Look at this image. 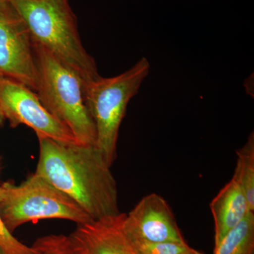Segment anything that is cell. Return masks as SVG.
I'll list each match as a JSON object with an SVG mask.
<instances>
[{
  "mask_svg": "<svg viewBox=\"0 0 254 254\" xmlns=\"http://www.w3.org/2000/svg\"><path fill=\"white\" fill-rule=\"evenodd\" d=\"M3 187L0 186V201L2 198ZM0 248L6 254H36L33 247H28L13 236L0 215Z\"/></svg>",
  "mask_w": 254,
  "mask_h": 254,
  "instance_id": "cell-15",
  "label": "cell"
},
{
  "mask_svg": "<svg viewBox=\"0 0 254 254\" xmlns=\"http://www.w3.org/2000/svg\"><path fill=\"white\" fill-rule=\"evenodd\" d=\"M6 120L4 118V114L1 111V108H0V126L4 123V120Z\"/></svg>",
  "mask_w": 254,
  "mask_h": 254,
  "instance_id": "cell-17",
  "label": "cell"
},
{
  "mask_svg": "<svg viewBox=\"0 0 254 254\" xmlns=\"http://www.w3.org/2000/svg\"><path fill=\"white\" fill-rule=\"evenodd\" d=\"M32 247L36 254H86L72 235H50L38 238Z\"/></svg>",
  "mask_w": 254,
  "mask_h": 254,
  "instance_id": "cell-13",
  "label": "cell"
},
{
  "mask_svg": "<svg viewBox=\"0 0 254 254\" xmlns=\"http://www.w3.org/2000/svg\"><path fill=\"white\" fill-rule=\"evenodd\" d=\"M215 223V246L252 212L243 190L232 179L210 204Z\"/></svg>",
  "mask_w": 254,
  "mask_h": 254,
  "instance_id": "cell-10",
  "label": "cell"
},
{
  "mask_svg": "<svg viewBox=\"0 0 254 254\" xmlns=\"http://www.w3.org/2000/svg\"><path fill=\"white\" fill-rule=\"evenodd\" d=\"M213 254H254V212L247 214L215 246Z\"/></svg>",
  "mask_w": 254,
  "mask_h": 254,
  "instance_id": "cell-11",
  "label": "cell"
},
{
  "mask_svg": "<svg viewBox=\"0 0 254 254\" xmlns=\"http://www.w3.org/2000/svg\"><path fill=\"white\" fill-rule=\"evenodd\" d=\"M0 108L11 127L24 125L36 132L38 138L78 143L71 131L42 104L36 92L3 76H0Z\"/></svg>",
  "mask_w": 254,
  "mask_h": 254,
  "instance_id": "cell-7",
  "label": "cell"
},
{
  "mask_svg": "<svg viewBox=\"0 0 254 254\" xmlns=\"http://www.w3.org/2000/svg\"><path fill=\"white\" fill-rule=\"evenodd\" d=\"M237 163L233 179L242 187L251 211L254 212V133L252 131L245 144L236 151Z\"/></svg>",
  "mask_w": 254,
  "mask_h": 254,
  "instance_id": "cell-12",
  "label": "cell"
},
{
  "mask_svg": "<svg viewBox=\"0 0 254 254\" xmlns=\"http://www.w3.org/2000/svg\"><path fill=\"white\" fill-rule=\"evenodd\" d=\"M35 174L77 203L93 220L120 213L117 182L95 145L40 137Z\"/></svg>",
  "mask_w": 254,
  "mask_h": 254,
  "instance_id": "cell-1",
  "label": "cell"
},
{
  "mask_svg": "<svg viewBox=\"0 0 254 254\" xmlns=\"http://www.w3.org/2000/svg\"><path fill=\"white\" fill-rule=\"evenodd\" d=\"M179 254H203L201 252H198V251L194 250V249L190 247L188 250L185 251V252H182V253Z\"/></svg>",
  "mask_w": 254,
  "mask_h": 254,
  "instance_id": "cell-16",
  "label": "cell"
},
{
  "mask_svg": "<svg viewBox=\"0 0 254 254\" xmlns=\"http://www.w3.org/2000/svg\"><path fill=\"white\" fill-rule=\"evenodd\" d=\"M129 240L138 254H179L190 247L186 242H153L130 239Z\"/></svg>",
  "mask_w": 254,
  "mask_h": 254,
  "instance_id": "cell-14",
  "label": "cell"
},
{
  "mask_svg": "<svg viewBox=\"0 0 254 254\" xmlns=\"http://www.w3.org/2000/svg\"><path fill=\"white\" fill-rule=\"evenodd\" d=\"M125 213L78 225L71 235L86 254H138L123 230Z\"/></svg>",
  "mask_w": 254,
  "mask_h": 254,
  "instance_id": "cell-9",
  "label": "cell"
},
{
  "mask_svg": "<svg viewBox=\"0 0 254 254\" xmlns=\"http://www.w3.org/2000/svg\"><path fill=\"white\" fill-rule=\"evenodd\" d=\"M150 69L149 61L142 58L118 76H100L85 83L87 106L96 129L95 146L110 166L117 158L119 131L127 106L139 91Z\"/></svg>",
  "mask_w": 254,
  "mask_h": 254,
  "instance_id": "cell-4",
  "label": "cell"
},
{
  "mask_svg": "<svg viewBox=\"0 0 254 254\" xmlns=\"http://www.w3.org/2000/svg\"><path fill=\"white\" fill-rule=\"evenodd\" d=\"M0 254H6L4 252H3L1 248H0Z\"/></svg>",
  "mask_w": 254,
  "mask_h": 254,
  "instance_id": "cell-18",
  "label": "cell"
},
{
  "mask_svg": "<svg viewBox=\"0 0 254 254\" xmlns=\"http://www.w3.org/2000/svg\"><path fill=\"white\" fill-rule=\"evenodd\" d=\"M2 187L0 215L11 233L23 224L46 219L69 220L77 225L92 221L72 198L36 174L18 186L4 183Z\"/></svg>",
  "mask_w": 254,
  "mask_h": 254,
  "instance_id": "cell-5",
  "label": "cell"
},
{
  "mask_svg": "<svg viewBox=\"0 0 254 254\" xmlns=\"http://www.w3.org/2000/svg\"><path fill=\"white\" fill-rule=\"evenodd\" d=\"M0 76L36 92L39 73L34 43L26 23L8 0H0Z\"/></svg>",
  "mask_w": 254,
  "mask_h": 254,
  "instance_id": "cell-6",
  "label": "cell"
},
{
  "mask_svg": "<svg viewBox=\"0 0 254 254\" xmlns=\"http://www.w3.org/2000/svg\"><path fill=\"white\" fill-rule=\"evenodd\" d=\"M34 49L39 73L36 93L42 104L78 143L95 145L96 129L87 106L86 82L43 47L34 43Z\"/></svg>",
  "mask_w": 254,
  "mask_h": 254,
  "instance_id": "cell-3",
  "label": "cell"
},
{
  "mask_svg": "<svg viewBox=\"0 0 254 254\" xmlns=\"http://www.w3.org/2000/svg\"><path fill=\"white\" fill-rule=\"evenodd\" d=\"M123 230L130 240L185 242L168 201L158 193L145 195L124 217Z\"/></svg>",
  "mask_w": 254,
  "mask_h": 254,
  "instance_id": "cell-8",
  "label": "cell"
},
{
  "mask_svg": "<svg viewBox=\"0 0 254 254\" xmlns=\"http://www.w3.org/2000/svg\"><path fill=\"white\" fill-rule=\"evenodd\" d=\"M27 26L33 43L48 50L85 82L100 76L82 44L68 0H8Z\"/></svg>",
  "mask_w": 254,
  "mask_h": 254,
  "instance_id": "cell-2",
  "label": "cell"
}]
</instances>
